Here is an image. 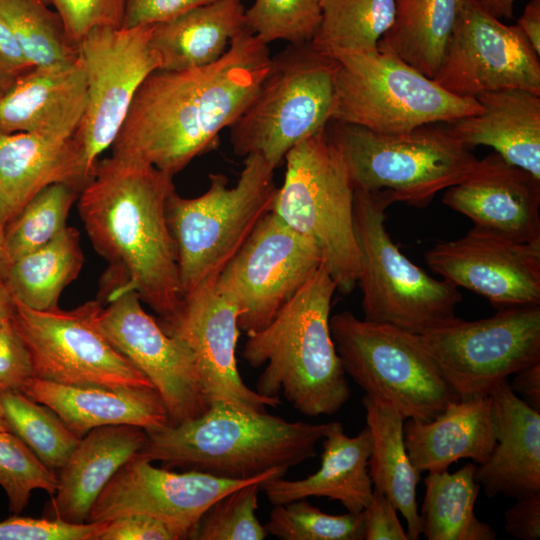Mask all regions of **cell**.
Returning a JSON list of instances; mask_svg holds the SVG:
<instances>
[{
    "mask_svg": "<svg viewBox=\"0 0 540 540\" xmlns=\"http://www.w3.org/2000/svg\"><path fill=\"white\" fill-rule=\"evenodd\" d=\"M33 377L29 351L11 320L0 326V393L21 392Z\"/></svg>",
    "mask_w": 540,
    "mask_h": 540,
    "instance_id": "f6af8a7d",
    "label": "cell"
},
{
    "mask_svg": "<svg viewBox=\"0 0 540 540\" xmlns=\"http://www.w3.org/2000/svg\"><path fill=\"white\" fill-rule=\"evenodd\" d=\"M322 446L320 468L314 474L297 480L269 479L260 484L273 506L308 497L339 501L352 513H360L368 506L373 495L368 471L372 450L369 429L365 427L349 437L340 422H332Z\"/></svg>",
    "mask_w": 540,
    "mask_h": 540,
    "instance_id": "484cf974",
    "label": "cell"
},
{
    "mask_svg": "<svg viewBox=\"0 0 540 540\" xmlns=\"http://www.w3.org/2000/svg\"><path fill=\"white\" fill-rule=\"evenodd\" d=\"M184 535L171 525L148 515L131 514L107 521L98 540H179Z\"/></svg>",
    "mask_w": 540,
    "mask_h": 540,
    "instance_id": "bcb514c9",
    "label": "cell"
},
{
    "mask_svg": "<svg viewBox=\"0 0 540 540\" xmlns=\"http://www.w3.org/2000/svg\"><path fill=\"white\" fill-rule=\"evenodd\" d=\"M320 4L321 22L310 44L331 60L377 50L395 13L394 0H321Z\"/></svg>",
    "mask_w": 540,
    "mask_h": 540,
    "instance_id": "e575fe53",
    "label": "cell"
},
{
    "mask_svg": "<svg viewBox=\"0 0 540 540\" xmlns=\"http://www.w3.org/2000/svg\"><path fill=\"white\" fill-rule=\"evenodd\" d=\"M362 514L365 540H409L396 507L383 492L373 488L372 499Z\"/></svg>",
    "mask_w": 540,
    "mask_h": 540,
    "instance_id": "7dc6e473",
    "label": "cell"
},
{
    "mask_svg": "<svg viewBox=\"0 0 540 540\" xmlns=\"http://www.w3.org/2000/svg\"><path fill=\"white\" fill-rule=\"evenodd\" d=\"M475 98L482 111L448 123L453 135L471 150L492 147L507 162L540 179V95L501 89Z\"/></svg>",
    "mask_w": 540,
    "mask_h": 540,
    "instance_id": "f1b7e54d",
    "label": "cell"
},
{
    "mask_svg": "<svg viewBox=\"0 0 540 540\" xmlns=\"http://www.w3.org/2000/svg\"><path fill=\"white\" fill-rule=\"evenodd\" d=\"M433 272L495 308L540 305V242H517L473 227L425 253Z\"/></svg>",
    "mask_w": 540,
    "mask_h": 540,
    "instance_id": "ffe728a7",
    "label": "cell"
},
{
    "mask_svg": "<svg viewBox=\"0 0 540 540\" xmlns=\"http://www.w3.org/2000/svg\"><path fill=\"white\" fill-rule=\"evenodd\" d=\"M431 125L403 134H379L330 120L326 129L354 189L387 190L394 202L422 208L439 191L461 181L478 160L448 126Z\"/></svg>",
    "mask_w": 540,
    "mask_h": 540,
    "instance_id": "52a82bcc",
    "label": "cell"
},
{
    "mask_svg": "<svg viewBox=\"0 0 540 540\" xmlns=\"http://www.w3.org/2000/svg\"><path fill=\"white\" fill-rule=\"evenodd\" d=\"M481 111L476 98L449 93L392 53L377 49L334 59L331 120L403 134Z\"/></svg>",
    "mask_w": 540,
    "mask_h": 540,
    "instance_id": "ba28073f",
    "label": "cell"
},
{
    "mask_svg": "<svg viewBox=\"0 0 540 540\" xmlns=\"http://www.w3.org/2000/svg\"><path fill=\"white\" fill-rule=\"evenodd\" d=\"M80 189L69 183H55L39 192L5 228L9 264L57 237Z\"/></svg>",
    "mask_w": 540,
    "mask_h": 540,
    "instance_id": "74e56055",
    "label": "cell"
},
{
    "mask_svg": "<svg viewBox=\"0 0 540 540\" xmlns=\"http://www.w3.org/2000/svg\"><path fill=\"white\" fill-rule=\"evenodd\" d=\"M262 481L243 485L211 505L202 516L193 539L263 540L268 535L256 516Z\"/></svg>",
    "mask_w": 540,
    "mask_h": 540,
    "instance_id": "b9f144b4",
    "label": "cell"
},
{
    "mask_svg": "<svg viewBox=\"0 0 540 540\" xmlns=\"http://www.w3.org/2000/svg\"><path fill=\"white\" fill-rule=\"evenodd\" d=\"M173 176L115 156L99 160L78 196L88 237L109 269L103 289L132 290L161 318L181 300L178 257L166 215Z\"/></svg>",
    "mask_w": 540,
    "mask_h": 540,
    "instance_id": "7a4b0ae2",
    "label": "cell"
},
{
    "mask_svg": "<svg viewBox=\"0 0 540 540\" xmlns=\"http://www.w3.org/2000/svg\"><path fill=\"white\" fill-rule=\"evenodd\" d=\"M509 383L512 391L521 396L529 406L540 411V362L527 366L514 373Z\"/></svg>",
    "mask_w": 540,
    "mask_h": 540,
    "instance_id": "816d5d0a",
    "label": "cell"
},
{
    "mask_svg": "<svg viewBox=\"0 0 540 540\" xmlns=\"http://www.w3.org/2000/svg\"><path fill=\"white\" fill-rule=\"evenodd\" d=\"M394 1V19L378 50L396 55L433 79L463 0Z\"/></svg>",
    "mask_w": 540,
    "mask_h": 540,
    "instance_id": "1f68e13d",
    "label": "cell"
},
{
    "mask_svg": "<svg viewBox=\"0 0 540 540\" xmlns=\"http://www.w3.org/2000/svg\"><path fill=\"white\" fill-rule=\"evenodd\" d=\"M329 423L287 421L266 412L212 402L199 416L148 430L135 456L218 477L248 480L288 471L316 455Z\"/></svg>",
    "mask_w": 540,
    "mask_h": 540,
    "instance_id": "3957f363",
    "label": "cell"
},
{
    "mask_svg": "<svg viewBox=\"0 0 540 540\" xmlns=\"http://www.w3.org/2000/svg\"><path fill=\"white\" fill-rule=\"evenodd\" d=\"M104 522L74 524L57 518L13 516L0 522V540H98Z\"/></svg>",
    "mask_w": 540,
    "mask_h": 540,
    "instance_id": "ee69618b",
    "label": "cell"
},
{
    "mask_svg": "<svg viewBox=\"0 0 540 540\" xmlns=\"http://www.w3.org/2000/svg\"><path fill=\"white\" fill-rule=\"evenodd\" d=\"M362 403L366 427L372 438L368 471L373 484L391 500L404 517L409 540L421 535L417 485L421 473L412 464L404 441L403 415L391 404L365 394Z\"/></svg>",
    "mask_w": 540,
    "mask_h": 540,
    "instance_id": "4dcf8cb0",
    "label": "cell"
},
{
    "mask_svg": "<svg viewBox=\"0 0 540 540\" xmlns=\"http://www.w3.org/2000/svg\"><path fill=\"white\" fill-rule=\"evenodd\" d=\"M433 80L466 98L523 89L540 95V61L521 29L503 24L477 0H463Z\"/></svg>",
    "mask_w": 540,
    "mask_h": 540,
    "instance_id": "2e32d148",
    "label": "cell"
},
{
    "mask_svg": "<svg viewBox=\"0 0 540 540\" xmlns=\"http://www.w3.org/2000/svg\"><path fill=\"white\" fill-rule=\"evenodd\" d=\"M515 500L514 505L504 513L506 532L517 539L538 540L540 538V493Z\"/></svg>",
    "mask_w": 540,
    "mask_h": 540,
    "instance_id": "681fc988",
    "label": "cell"
},
{
    "mask_svg": "<svg viewBox=\"0 0 540 540\" xmlns=\"http://www.w3.org/2000/svg\"><path fill=\"white\" fill-rule=\"evenodd\" d=\"M83 263L80 233L67 226L46 245L11 261L4 281L16 300L50 310L59 307L64 288L78 277Z\"/></svg>",
    "mask_w": 540,
    "mask_h": 540,
    "instance_id": "d6a6232c",
    "label": "cell"
},
{
    "mask_svg": "<svg viewBox=\"0 0 540 540\" xmlns=\"http://www.w3.org/2000/svg\"><path fill=\"white\" fill-rule=\"evenodd\" d=\"M418 336L459 399L489 396L540 362V305L498 309L475 321L454 317Z\"/></svg>",
    "mask_w": 540,
    "mask_h": 540,
    "instance_id": "7c38bea8",
    "label": "cell"
},
{
    "mask_svg": "<svg viewBox=\"0 0 540 540\" xmlns=\"http://www.w3.org/2000/svg\"><path fill=\"white\" fill-rule=\"evenodd\" d=\"M9 430L23 440L50 469L59 470L81 438L45 404L19 391L0 393Z\"/></svg>",
    "mask_w": 540,
    "mask_h": 540,
    "instance_id": "8d00e7d4",
    "label": "cell"
},
{
    "mask_svg": "<svg viewBox=\"0 0 540 540\" xmlns=\"http://www.w3.org/2000/svg\"><path fill=\"white\" fill-rule=\"evenodd\" d=\"M87 182L73 136L0 133V218L5 227L46 187L69 183L82 190Z\"/></svg>",
    "mask_w": 540,
    "mask_h": 540,
    "instance_id": "d4e9b609",
    "label": "cell"
},
{
    "mask_svg": "<svg viewBox=\"0 0 540 540\" xmlns=\"http://www.w3.org/2000/svg\"><path fill=\"white\" fill-rule=\"evenodd\" d=\"M337 285L324 263L263 329L247 335L242 356L253 368L265 365L256 392L286 400L317 417L338 412L350 397L349 383L330 329Z\"/></svg>",
    "mask_w": 540,
    "mask_h": 540,
    "instance_id": "277c9868",
    "label": "cell"
},
{
    "mask_svg": "<svg viewBox=\"0 0 540 540\" xmlns=\"http://www.w3.org/2000/svg\"><path fill=\"white\" fill-rule=\"evenodd\" d=\"M87 104L80 56L69 64L31 67L0 91V133H37L69 138Z\"/></svg>",
    "mask_w": 540,
    "mask_h": 540,
    "instance_id": "7402d4cb",
    "label": "cell"
},
{
    "mask_svg": "<svg viewBox=\"0 0 540 540\" xmlns=\"http://www.w3.org/2000/svg\"><path fill=\"white\" fill-rule=\"evenodd\" d=\"M442 201L475 227L517 242H540V179L496 152L477 160Z\"/></svg>",
    "mask_w": 540,
    "mask_h": 540,
    "instance_id": "44dd1931",
    "label": "cell"
},
{
    "mask_svg": "<svg viewBox=\"0 0 540 540\" xmlns=\"http://www.w3.org/2000/svg\"><path fill=\"white\" fill-rule=\"evenodd\" d=\"M103 291L107 305L102 303L97 317L100 330L151 381L165 404L170 424L201 415L210 404L191 351L145 312L136 292Z\"/></svg>",
    "mask_w": 540,
    "mask_h": 540,
    "instance_id": "e0dca14e",
    "label": "cell"
},
{
    "mask_svg": "<svg viewBox=\"0 0 540 540\" xmlns=\"http://www.w3.org/2000/svg\"><path fill=\"white\" fill-rule=\"evenodd\" d=\"M241 0H217L153 24L150 43L161 60L159 70L180 71L209 65L244 29Z\"/></svg>",
    "mask_w": 540,
    "mask_h": 540,
    "instance_id": "f546056e",
    "label": "cell"
},
{
    "mask_svg": "<svg viewBox=\"0 0 540 540\" xmlns=\"http://www.w3.org/2000/svg\"><path fill=\"white\" fill-rule=\"evenodd\" d=\"M0 18L8 25L32 67L74 62L78 47L59 15L43 0H0Z\"/></svg>",
    "mask_w": 540,
    "mask_h": 540,
    "instance_id": "d590c367",
    "label": "cell"
},
{
    "mask_svg": "<svg viewBox=\"0 0 540 540\" xmlns=\"http://www.w3.org/2000/svg\"><path fill=\"white\" fill-rule=\"evenodd\" d=\"M330 329L346 375L405 419H433L459 399L417 334L350 311L330 317Z\"/></svg>",
    "mask_w": 540,
    "mask_h": 540,
    "instance_id": "8fae6325",
    "label": "cell"
},
{
    "mask_svg": "<svg viewBox=\"0 0 540 540\" xmlns=\"http://www.w3.org/2000/svg\"><path fill=\"white\" fill-rule=\"evenodd\" d=\"M271 64L268 45L245 28L217 61L156 70L141 84L112 144V156L171 176L216 147L254 99Z\"/></svg>",
    "mask_w": 540,
    "mask_h": 540,
    "instance_id": "6da1fadb",
    "label": "cell"
},
{
    "mask_svg": "<svg viewBox=\"0 0 540 540\" xmlns=\"http://www.w3.org/2000/svg\"><path fill=\"white\" fill-rule=\"evenodd\" d=\"M215 283L203 284L183 297L176 311L162 318L160 326L191 351L209 404L225 402L266 412V407L280 404L279 397L263 396L243 382L235 355L240 335L239 310Z\"/></svg>",
    "mask_w": 540,
    "mask_h": 540,
    "instance_id": "d6986e66",
    "label": "cell"
},
{
    "mask_svg": "<svg viewBox=\"0 0 540 540\" xmlns=\"http://www.w3.org/2000/svg\"><path fill=\"white\" fill-rule=\"evenodd\" d=\"M476 463L456 472H429L420 514L421 534L428 540H494L493 528L474 512L480 485Z\"/></svg>",
    "mask_w": 540,
    "mask_h": 540,
    "instance_id": "836d02e7",
    "label": "cell"
},
{
    "mask_svg": "<svg viewBox=\"0 0 540 540\" xmlns=\"http://www.w3.org/2000/svg\"><path fill=\"white\" fill-rule=\"evenodd\" d=\"M5 225L0 218V279H4L5 272L9 265L5 246Z\"/></svg>",
    "mask_w": 540,
    "mask_h": 540,
    "instance_id": "9f6ffc18",
    "label": "cell"
},
{
    "mask_svg": "<svg viewBox=\"0 0 540 540\" xmlns=\"http://www.w3.org/2000/svg\"><path fill=\"white\" fill-rule=\"evenodd\" d=\"M496 442L475 477L489 498L540 493V411L517 396L507 380L489 395Z\"/></svg>",
    "mask_w": 540,
    "mask_h": 540,
    "instance_id": "603a6c76",
    "label": "cell"
},
{
    "mask_svg": "<svg viewBox=\"0 0 540 540\" xmlns=\"http://www.w3.org/2000/svg\"><path fill=\"white\" fill-rule=\"evenodd\" d=\"M274 170L257 154L245 157L236 184L211 173L201 195L184 198L174 190L166 215L174 239L182 298L216 282L261 220L272 211L277 187Z\"/></svg>",
    "mask_w": 540,
    "mask_h": 540,
    "instance_id": "5b68a950",
    "label": "cell"
},
{
    "mask_svg": "<svg viewBox=\"0 0 540 540\" xmlns=\"http://www.w3.org/2000/svg\"><path fill=\"white\" fill-rule=\"evenodd\" d=\"M145 439V430L133 425L102 426L86 433L59 469L52 518L74 524L88 522L102 489L122 465L137 455Z\"/></svg>",
    "mask_w": 540,
    "mask_h": 540,
    "instance_id": "83f0119b",
    "label": "cell"
},
{
    "mask_svg": "<svg viewBox=\"0 0 540 540\" xmlns=\"http://www.w3.org/2000/svg\"><path fill=\"white\" fill-rule=\"evenodd\" d=\"M0 431H10L5 419L4 410L0 401Z\"/></svg>",
    "mask_w": 540,
    "mask_h": 540,
    "instance_id": "6f0895ef",
    "label": "cell"
},
{
    "mask_svg": "<svg viewBox=\"0 0 540 540\" xmlns=\"http://www.w3.org/2000/svg\"><path fill=\"white\" fill-rule=\"evenodd\" d=\"M217 0H126L124 27L151 25Z\"/></svg>",
    "mask_w": 540,
    "mask_h": 540,
    "instance_id": "c3c4849f",
    "label": "cell"
},
{
    "mask_svg": "<svg viewBox=\"0 0 540 540\" xmlns=\"http://www.w3.org/2000/svg\"><path fill=\"white\" fill-rule=\"evenodd\" d=\"M322 263L318 246L271 211L215 286L235 302L239 328L249 334L268 325Z\"/></svg>",
    "mask_w": 540,
    "mask_h": 540,
    "instance_id": "9a60e30c",
    "label": "cell"
},
{
    "mask_svg": "<svg viewBox=\"0 0 540 540\" xmlns=\"http://www.w3.org/2000/svg\"><path fill=\"white\" fill-rule=\"evenodd\" d=\"M284 160L272 212L318 246L337 290L350 294L357 286L360 253L346 164L326 128L291 148Z\"/></svg>",
    "mask_w": 540,
    "mask_h": 540,
    "instance_id": "8992f818",
    "label": "cell"
},
{
    "mask_svg": "<svg viewBox=\"0 0 540 540\" xmlns=\"http://www.w3.org/2000/svg\"><path fill=\"white\" fill-rule=\"evenodd\" d=\"M392 203L387 190L354 189L364 319L420 335L456 317L462 296L458 287L432 278L399 250L385 226V210Z\"/></svg>",
    "mask_w": 540,
    "mask_h": 540,
    "instance_id": "9c48e42d",
    "label": "cell"
},
{
    "mask_svg": "<svg viewBox=\"0 0 540 540\" xmlns=\"http://www.w3.org/2000/svg\"><path fill=\"white\" fill-rule=\"evenodd\" d=\"M517 26L521 29L529 43L540 55V0H531L524 8Z\"/></svg>",
    "mask_w": 540,
    "mask_h": 540,
    "instance_id": "f5cc1de1",
    "label": "cell"
},
{
    "mask_svg": "<svg viewBox=\"0 0 540 540\" xmlns=\"http://www.w3.org/2000/svg\"><path fill=\"white\" fill-rule=\"evenodd\" d=\"M287 471L236 480L186 470L178 473L154 467L135 456L122 465L91 507L88 522L143 514L157 518L193 539L204 513L227 493L251 482L284 477Z\"/></svg>",
    "mask_w": 540,
    "mask_h": 540,
    "instance_id": "ac0fdd59",
    "label": "cell"
},
{
    "mask_svg": "<svg viewBox=\"0 0 540 540\" xmlns=\"http://www.w3.org/2000/svg\"><path fill=\"white\" fill-rule=\"evenodd\" d=\"M152 26L99 27L78 44L87 104L73 138L88 181L100 155L114 143L139 87L161 67L150 43Z\"/></svg>",
    "mask_w": 540,
    "mask_h": 540,
    "instance_id": "5bb4252c",
    "label": "cell"
},
{
    "mask_svg": "<svg viewBox=\"0 0 540 540\" xmlns=\"http://www.w3.org/2000/svg\"><path fill=\"white\" fill-rule=\"evenodd\" d=\"M264 528L281 540L364 539L362 512L331 515L306 499L274 505Z\"/></svg>",
    "mask_w": 540,
    "mask_h": 540,
    "instance_id": "f35d334b",
    "label": "cell"
},
{
    "mask_svg": "<svg viewBox=\"0 0 540 540\" xmlns=\"http://www.w3.org/2000/svg\"><path fill=\"white\" fill-rule=\"evenodd\" d=\"M516 0H477L478 4L491 16L501 18H511Z\"/></svg>",
    "mask_w": 540,
    "mask_h": 540,
    "instance_id": "db71d44e",
    "label": "cell"
},
{
    "mask_svg": "<svg viewBox=\"0 0 540 540\" xmlns=\"http://www.w3.org/2000/svg\"><path fill=\"white\" fill-rule=\"evenodd\" d=\"M334 60L310 43L289 44L271 57L254 99L229 127L235 154H257L273 168L304 139L326 128L333 105Z\"/></svg>",
    "mask_w": 540,
    "mask_h": 540,
    "instance_id": "30bf717a",
    "label": "cell"
},
{
    "mask_svg": "<svg viewBox=\"0 0 540 540\" xmlns=\"http://www.w3.org/2000/svg\"><path fill=\"white\" fill-rule=\"evenodd\" d=\"M321 0H255L244 11V28L265 44L310 43L321 22Z\"/></svg>",
    "mask_w": 540,
    "mask_h": 540,
    "instance_id": "ab89813d",
    "label": "cell"
},
{
    "mask_svg": "<svg viewBox=\"0 0 540 540\" xmlns=\"http://www.w3.org/2000/svg\"><path fill=\"white\" fill-rule=\"evenodd\" d=\"M43 1L59 15L69 39L77 47L95 28L123 26L126 0Z\"/></svg>",
    "mask_w": 540,
    "mask_h": 540,
    "instance_id": "7bdbcfd3",
    "label": "cell"
},
{
    "mask_svg": "<svg viewBox=\"0 0 540 540\" xmlns=\"http://www.w3.org/2000/svg\"><path fill=\"white\" fill-rule=\"evenodd\" d=\"M31 67L11 29L0 18V91Z\"/></svg>",
    "mask_w": 540,
    "mask_h": 540,
    "instance_id": "f907efd6",
    "label": "cell"
},
{
    "mask_svg": "<svg viewBox=\"0 0 540 540\" xmlns=\"http://www.w3.org/2000/svg\"><path fill=\"white\" fill-rule=\"evenodd\" d=\"M100 300L71 310L30 308L14 298L11 321L23 339L33 377L62 385L154 388L98 326Z\"/></svg>",
    "mask_w": 540,
    "mask_h": 540,
    "instance_id": "4fadbf2b",
    "label": "cell"
},
{
    "mask_svg": "<svg viewBox=\"0 0 540 540\" xmlns=\"http://www.w3.org/2000/svg\"><path fill=\"white\" fill-rule=\"evenodd\" d=\"M404 441L419 473L442 472L460 459L480 464L496 442L490 396L458 399L427 421L406 419Z\"/></svg>",
    "mask_w": 540,
    "mask_h": 540,
    "instance_id": "4316f807",
    "label": "cell"
},
{
    "mask_svg": "<svg viewBox=\"0 0 540 540\" xmlns=\"http://www.w3.org/2000/svg\"><path fill=\"white\" fill-rule=\"evenodd\" d=\"M22 393L54 410L80 438L109 425H133L145 431L170 424L155 388L62 385L31 377Z\"/></svg>",
    "mask_w": 540,
    "mask_h": 540,
    "instance_id": "cb8c5ba5",
    "label": "cell"
},
{
    "mask_svg": "<svg viewBox=\"0 0 540 540\" xmlns=\"http://www.w3.org/2000/svg\"><path fill=\"white\" fill-rule=\"evenodd\" d=\"M14 311V297L4 279H0V326L11 320Z\"/></svg>",
    "mask_w": 540,
    "mask_h": 540,
    "instance_id": "11a10c76",
    "label": "cell"
},
{
    "mask_svg": "<svg viewBox=\"0 0 540 540\" xmlns=\"http://www.w3.org/2000/svg\"><path fill=\"white\" fill-rule=\"evenodd\" d=\"M0 485L5 490L9 509L18 515L28 505L35 489L54 496L58 475L11 431H0Z\"/></svg>",
    "mask_w": 540,
    "mask_h": 540,
    "instance_id": "60d3db41",
    "label": "cell"
}]
</instances>
